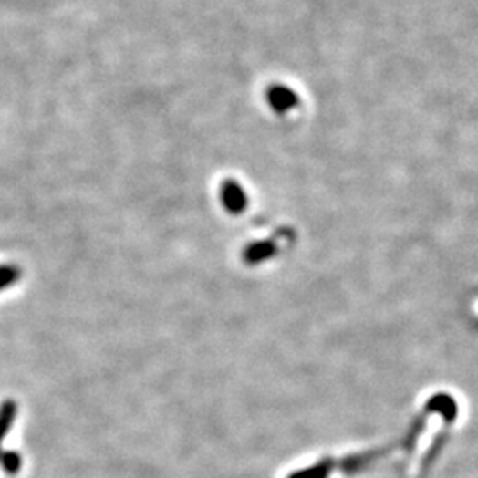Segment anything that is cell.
Here are the masks:
<instances>
[{"label":"cell","mask_w":478,"mask_h":478,"mask_svg":"<svg viewBox=\"0 0 478 478\" xmlns=\"http://www.w3.org/2000/svg\"><path fill=\"white\" fill-rule=\"evenodd\" d=\"M220 192H222V195H220V197H222V203H223L225 210L229 211V213L239 214V213L246 210V204H248L246 195H244L243 188L239 186L236 181H223Z\"/></svg>","instance_id":"1"},{"label":"cell","mask_w":478,"mask_h":478,"mask_svg":"<svg viewBox=\"0 0 478 478\" xmlns=\"http://www.w3.org/2000/svg\"><path fill=\"white\" fill-rule=\"evenodd\" d=\"M266 98H268L269 107L278 114L293 110L299 103L298 94L286 86L269 88Z\"/></svg>","instance_id":"2"},{"label":"cell","mask_w":478,"mask_h":478,"mask_svg":"<svg viewBox=\"0 0 478 478\" xmlns=\"http://www.w3.org/2000/svg\"><path fill=\"white\" fill-rule=\"evenodd\" d=\"M276 254V246L275 243L271 241H261V243H254L250 244L244 254H243V259L248 263V265H257V263H263L269 259L271 255Z\"/></svg>","instance_id":"3"},{"label":"cell","mask_w":478,"mask_h":478,"mask_svg":"<svg viewBox=\"0 0 478 478\" xmlns=\"http://www.w3.org/2000/svg\"><path fill=\"white\" fill-rule=\"evenodd\" d=\"M16 413H18V406L15 400H4L0 404V445L16 419Z\"/></svg>","instance_id":"4"},{"label":"cell","mask_w":478,"mask_h":478,"mask_svg":"<svg viewBox=\"0 0 478 478\" xmlns=\"http://www.w3.org/2000/svg\"><path fill=\"white\" fill-rule=\"evenodd\" d=\"M331 470H333V461L325 459V461L310 466V468L295 472L289 478H329Z\"/></svg>","instance_id":"5"},{"label":"cell","mask_w":478,"mask_h":478,"mask_svg":"<svg viewBox=\"0 0 478 478\" xmlns=\"http://www.w3.org/2000/svg\"><path fill=\"white\" fill-rule=\"evenodd\" d=\"M0 466L7 475H16L22 470V455L13 450L4 452L0 453Z\"/></svg>","instance_id":"6"},{"label":"cell","mask_w":478,"mask_h":478,"mask_svg":"<svg viewBox=\"0 0 478 478\" xmlns=\"http://www.w3.org/2000/svg\"><path fill=\"white\" fill-rule=\"evenodd\" d=\"M20 280V269L13 265H4L0 266V291L16 284Z\"/></svg>","instance_id":"7"}]
</instances>
